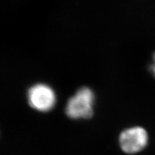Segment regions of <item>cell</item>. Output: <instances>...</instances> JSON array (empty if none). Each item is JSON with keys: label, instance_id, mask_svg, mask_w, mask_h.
Wrapping results in <instances>:
<instances>
[{"label": "cell", "instance_id": "obj_4", "mask_svg": "<svg viewBox=\"0 0 155 155\" xmlns=\"http://www.w3.org/2000/svg\"><path fill=\"white\" fill-rule=\"evenodd\" d=\"M150 71L152 74L155 77V54L153 57V61L150 66Z\"/></svg>", "mask_w": 155, "mask_h": 155}, {"label": "cell", "instance_id": "obj_2", "mask_svg": "<svg viewBox=\"0 0 155 155\" xmlns=\"http://www.w3.org/2000/svg\"><path fill=\"white\" fill-rule=\"evenodd\" d=\"M29 104L34 109L46 112L53 108L56 104V95L53 88L45 84H36L29 89Z\"/></svg>", "mask_w": 155, "mask_h": 155}, {"label": "cell", "instance_id": "obj_1", "mask_svg": "<svg viewBox=\"0 0 155 155\" xmlns=\"http://www.w3.org/2000/svg\"><path fill=\"white\" fill-rule=\"evenodd\" d=\"M95 96L90 88L79 89L68 101L65 113L71 119H88L93 116Z\"/></svg>", "mask_w": 155, "mask_h": 155}, {"label": "cell", "instance_id": "obj_3", "mask_svg": "<svg viewBox=\"0 0 155 155\" xmlns=\"http://www.w3.org/2000/svg\"><path fill=\"white\" fill-rule=\"evenodd\" d=\"M119 143L122 150L128 154H135L144 150L148 143V134L144 128L131 127L123 131Z\"/></svg>", "mask_w": 155, "mask_h": 155}]
</instances>
